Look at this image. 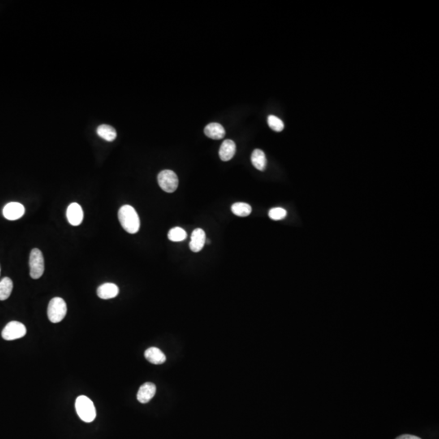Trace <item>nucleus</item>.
I'll return each mask as SVG.
<instances>
[{
  "instance_id": "obj_10",
  "label": "nucleus",
  "mask_w": 439,
  "mask_h": 439,
  "mask_svg": "<svg viewBox=\"0 0 439 439\" xmlns=\"http://www.w3.org/2000/svg\"><path fill=\"white\" fill-rule=\"evenodd\" d=\"M156 387L155 384L152 382H146L139 388L137 398L141 403H147L149 402L155 394H156Z\"/></svg>"
},
{
  "instance_id": "obj_22",
  "label": "nucleus",
  "mask_w": 439,
  "mask_h": 439,
  "mask_svg": "<svg viewBox=\"0 0 439 439\" xmlns=\"http://www.w3.org/2000/svg\"><path fill=\"white\" fill-rule=\"evenodd\" d=\"M395 439H421L420 437H416V436H414V435H410V434H402L400 435L399 437H397Z\"/></svg>"
},
{
  "instance_id": "obj_13",
  "label": "nucleus",
  "mask_w": 439,
  "mask_h": 439,
  "mask_svg": "<svg viewBox=\"0 0 439 439\" xmlns=\"http://www.w3.org/2000/svg\"><path fill=\"white\" fill-rule=\"evenodd\" d=\"M204 134L209 139L219 140L225 136V130L219 123H210L204 129Z\"/></svg>"
},
{
  "instance_id": "obj_14",
  "label": "nucleus",
  "mask_w": 439,
  "mask_h": 439,
  "mask_svg": "<svg viewBox=\"0 0 439 439\" xmlns=\"http://www.w3.org/2000/svg\"><path fill=\"white\" fill-rule=\"evenodd\" d=\"M145 358L153 364H162L166 361L165 354L157 347H150L145 351Z\"/></svg>"
},
{
  "instance_id": "obj_2",
  "label": "nucleus",
  "mask_w": 439,
  "mask_h": 439,
  "mask_svg": "<svg viewBox=\"0 0 439 439\" xmlns=\"http://www.w3.org/2000/svg\"><path fill=\"white\" fill-rule=\"evenodd\" d=\"M77 413L81 420L87 423H91L96 418V410L93 402L88 397L81 395L77 398L75 402Z\"/></svg>"
},
{
  "instance_id": "obj_6",
  "label": "nucleus",
  "mask_w": 439,
  "mask_h": 439,
  "mask_svg": "<svg viewBox=\"0 0 439 439\" xmlns=\"http://www.w3.org/2000/svg\"><path fill=\"white\" fill-rule=\"evenodd\" d=\"M26 334V328L19 321H11L2 331V337L7 341L19 339Z\"/></svg>"
},
{
  "instance_id": "obj_12",
  "label": "nucleus",
  "mask_w": 439,
  "mask_h": 439,
  "mask_svg": "<svg viewBox=\"0 0 439 439\" xmlns=\"http://www.w3.org/2000/svg\"><path fill=\"white\" fill-rule=\"evenodd\" d=\"M236 152V145L234 141L227 139L223 142L220 150L219 156L222 161H229L234 157Z\"/></svg>"
},
{
  "instance_id": "obj_4",
  "label": "nucleus",
  "mask_w": 439,
  "mask_h": 439,
  "mask_svg": "<svg viewBox=\"0 0 439 439\" xmlns=\"http://www.w3.org/2000/svg\"><path fill=\"white\" fill-rule=\"evenodd\" d=\"M31 277L39 279L44 273V258L42 251L38 248L33 249L30 255Z\"/></svg>"
},
{
  "instance_id": "obj_18",
  "label": "nucleus",
  "mask_w": 439,
  "mask_h": 439,
  "mask_svg": "<svg viewBox=\"0 0 439 439\" xmlns=\"http://www.w3.org/2000/svg\"><path fill=\"white\" fill-rule=\"evenodd\" d=\"M231 210L232 212L236 216L245 217L251 214L252 209L249 204H245V203H236L232 205Z\"/></svg>"
},
{
  "instance_id": "obj_20",
  "label": "nucleus",
  "mask_w": 439,
  "mask_h": 439,
  "mask_svg": "<svg viewBox=\"0 0 439 439\" xmlns=\"http://www.w3.org/2000/svg\"><path fill=\"white\" fill-rule=\"evenodd\" d=\"M268 124L269 127L276 132H281L284 130V123L281 119L273 115L268 117Z\"/></svg>"
},
{
  "instance_id": "obj_21",
  "label": "nucleus",
  "mask_w": 439,
  "mask_h": 439,
  "mask_svg": "<svg viewBox=\"0 0 439 439\" xmlns=\"http://www.w3.org/2000/svg\"><path fill=\"white\" fill-rule=\"evenodd\" d=\"M286 215H287V212L282 208H272L268 212V217H270L273 221L283 220L286 217Z\"/></svg>"
},
{
  "instance_id": "obj_19",
  "label": "nucleus",
  "mask_w": 439,
  "mask_h": 439,
  "mask_svg": "<svg viewBox=\"0 0 439 439\" xmlns=\"http://www.w3.org/2000/svg\"><path fill=\"white\" fill-rule=\"evenodd\" d=\"M187 237L186 230L181 227H175L170 229L168 234V238L172 242H182Z\"/></svg>"
},
{
  "instance_id": "obj_8",
  "label": "nucleus",
  "mask_w": 439,
  "mask_h": 439,
  "mask_svg": "<svg viewBox=\"0 0 439 439\" xmlns=\"http://www.w3.org/2000/svg\"><path fill=\"white\" fill-rule=\"evenodd\" d=\"M66 216L70 225L78 226L83 221L84 215H83V208L78 203H73L68 207Z\"/></svg>"
},
{
  "instance_id": "obj_1",
  "label": "nucleus",
  "mask_w": 439,
  "mask_h": 439,
  "mask_svg": "<svg viewBox=\"0 0 439 439\" xmlns=\"http://www.w3.org/2000/svg\"><path fill=\"white\" fill-rule=\"evenodd\" d=\"M118 219L121 226L129 234H136L140 229V219L132 206L124 205L118 212Z\"/></svg>"
},
{
  "instance_id": "obj_9",
  "label": "nucleus",
  "mask_w": 439,
  "mask_h": 439,
  "mask_svg": "<svg viewBox=\"0 0 439 439\" xmlns=\"http://www.w3.org/2000/svg\"><path fill=\"white\" fill-rule=\"evenodd\" d=\"M206 241L205 232L202 229H195L191 234L190 249L193 252H199L204 248Z\"/></svg>"
},
{
  "instance_id": "obj_11",
  "label": "nucleus",
  "mask_w": 439,
  "mask_h": 439,
  "mask_svg": "<svg viewBox=\"0 0 439 439\" xmlns=\"http://www.w3.org/2000/svg\"><path fill=\"white\" fill-rule=\"evenodd\" d=\"M119 294V288L113 283H104L97 289L98 296L102 299H113Z\"/></svg>"
},
{
  "instance_id": "obj_15",
  "label": "nucleus",
  "mask_w": 439,
  "mask_h": 439,
  "mask_svg": "<svg viewBox=\"0 0 439 439\" xmlns=\"http://www.w3.org/2000/svg\"><path fill=\"white\" fill-rule=\"evenodd\" d=\"M251 163L255 169L260 171H264L266 169L267 160L264 152L260 149L254 150L251 154Z\"/></svg>"
},
{
  "instance_id": "obj_5",
  "label": "nucleus",
  "mask_w": 439,
  "mask_h": 439,
  "mask_svg": "<svg viewBox=\"0 0 439 439\" xmlns=\"http://www.w3.org/2000/svg\"><path fill=\"white\" fill-rule=\"evenodd\" d=\"M158 183L160 188L167 193H173L178 189V178L172 170H164L159 173Z\"/></svg>"
},
{
  "instance_id": "obj_7",
  "label": "nucleus",
  "mask_w": 439,
  "mask_h": 439,
  "mask_svg": "<svg viewBox=\"0 0 439 439\" xmlns=\"http://www.w3.org/2000/svg\"><path fill=\"white\" fill-rule=\"evenodd\" d=\"M25 207L18 202H12L6 204L3 209L4 217L9 221H16L25 214Z\"/></svg>"
},
{
  "instance_id": "obj_16",
  "label": "nucleus",
  "mask_w": 439,
  "mask_h": 439,
  "mask_svg": "<svg viewBox=\"0 0 439 439\" xmlns=\"http://www.w3.org/2000/svg\"><path fill=\"white\" fill-rule=\"evenodd\" d=\"M97 134L100 138L108 142H113L117 139V131L114 128L108 125H102L97 129Z\"/></svg>"
},
{
  "instance_id": "obj_3",
  "label": "nucleus",
  "mask_w": 439,
  "mask_h": 439,
  "mask_svg": "<svg viewBox=\"0 0 439 439\" xmlns=\"http://www.w3.org/2000/svg\"><path fill=\"white\" fill-rule=\"evenodd\" d=\"M67 313V305L63 299L60 297L53 298L48 307V319L51 322L59 323L63 320Z\"/></svg>"
},
{
  "instance_id": "obj_17",
  "label": "nucleus",
  "mask_w": 439,
  "mask_h": 439,
  "mask_svg": "<svg viewBox=\"0 0 439 439\" xmlns=\"http://www.w3.org/2000/svg\"><path fill=\"white\" fill-rule=\"evenodd\" d=\"M13 283L9 277H4L0 281V300H6L11 295Z\"/></svg>"
}]
</instances>
